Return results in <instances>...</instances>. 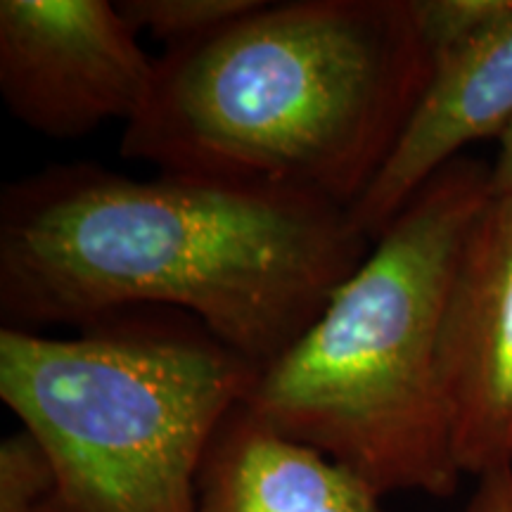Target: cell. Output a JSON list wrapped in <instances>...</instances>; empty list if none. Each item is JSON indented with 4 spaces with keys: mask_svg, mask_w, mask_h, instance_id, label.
<instances>
[{
    "mask_svg": "<svg viewBox=\"0 0 512 512\" xmlns=\"http://www.w3.org/2000/svg\"><path fill=\"white\" fill-rule=\"evenodd\" d=\"M370 247L349 209L299 190L53 164L0 192V318L41 332L176 311L261 370Z\"/></svg>",
    "mask_w": 512,
    "mask_h": 512,
    "instance_id": "1",
    "label": "cell"
},
{
    "mask_svg": "<svg viewBox=\"0 0 512 512\" xmlns=\"http://www.w3.org/2000/svg\"><path fill=\"white\" fill-rule=\"evenodd\" d=\"M432 72L411 0H261L159 57L119 155L351 209L392 155Z\"/></svg>",
    "mask_w": 512,
    "mask_h": 512,
    "instance_id": "2",
    "label": "cell"
},
{
    "mask_svg": "<svg viewBox=\"0 0 512 512\" xmlns=\"http://www.w3.org/2000/svg\"><path fill=\"white\" fill-rule=\"evenodd\" d=\"M489 197V164L463 155L444 166L242 403L382 496L456 494L441 335L460 249Z\"/></svg>",
    "mask_w": 512,
    "mask_h": 512,
    "instance_id": "3",
    "label": "cell"
},
{
    "mask_svg": "<svg viewBox=\"0 0 512 512\" xmlns=\"http://www.w3.org/2000/svg\"><path fill=\"white\" fill-rule=\"evenodd\" d=\"M256 373L176 311L117 313L69 337L0 330V399L55 465L38 512H197L207 448Z\"/></svg>",
    "mask_w": 512,
    "mask_h": 512,
    "instance_id": "4",
    "label": "cell"
},
{
    "mask_svg": "<svg viewBox=\"0 0 512 512\" xmlns=\"http://www.w3.org/2000/svg\"><path fill=\"white\" fill-rule=\"evenodd\" d=\"M157 60L110 0H3L0 95L48 138L131 124L155 86Z\"/></svg>",
    "mask_w": 512,
    "mask_h": 512,
    "instance_id": "5",
    "label": "cell"
},
{
    "mask_svg": "<svg viewBox=\"0 0 512 512\" xmlns=\"http://www.w3.org/2000/svg\"><path fill=\"white\" fill-rule=\"evenodd\" d=\"M441 373L460 472L512 467V192L489 197L460 249Z\"/></svg>",
    "mask_w": 512,
    "mask_h": 512,
    "instance_id": "6",
    "label": "cell"
},
{
    "mask_svg": "<svg viewBox=\"0 0 512 512\" xmlns=\"http://www.w3.org/2000/svg\"><path fill=\"white\" fill-rule=\"evenodd\" d=\"M512 126V15L489 34L434 62L425 93L392 155L349 209L370 242L392 226L418 192L467 145Z\"/></svg>",
    "mask_w": 512,
    "mask_h": 512,
    "instance_id": "7",
    "label": "cell"
},
{
    "mask_svg": "<svg viewBox=\"0 0 512 512\" xmlns=\"http://www.w3.org/2000/svg\"><path fill=\"white\" fill-rule=\"evenodd\" d=\"M354 470L275 432L245 403L216 430L197 479V512H384Z\"/></svg>",
    "mask_w": 512,
    "mask_h": 512,
    "instance_id": "8",
    "label": "cell"
},
{
    "mask_svg": "<svg viewBox=\"0 0 512 512\" xmlns=\"http://www.w3.org/2000/svg\"><path fill=\"white\" fill-rule=\"evenodd\" d=\"M261 0H124L121 15L138 34H150L166 50L188 46L252 12Z\"/></svg>",
    "mask_w": 512,
    "mask_h": 512,
    "instance_id": "9",
    "label": "cell"
},
{
    "mask_svg": "<svg viewBox=\"0 0 512 512\" xmlns=\"http://www.w3.org/2000/svg\"><path fill=\"white\" fill-rule=\"evenodd\" d=\"M413 22L432 60L456 53L512 15V0H411Z\"/></svg>",
    "mask_w": 512,
    "mask_h": 512,
    "instance_id": "10",
    "label": "cell"
},
{
    "mask_svg": "<svg viewBox=\"0 0 512 512\" xmlns=\"http://www.w3.org/2000/svg\"><path fill=\"white\" fill-rule=\"evenodd\" d=\"M57 484L48 448L29 430L0 444V512H38Z\"/></svg>",
    "mask_w": 512,
    "mask_h": 512,
    "instance_id": "11",
    "label": "cell"
},
{
    "mask_svg": "<svg viewBox=\"0 0 512 512\" xmlns=\"http://www.w3.org/2000/svg\"><path fill=\"white\" fill-rule=\"evenodd\" d=\"M465 512H512V467L479 477Z\"/></svg>",
    "mask_w": 512,
    "mask_h": 512,
    "instance_id": "12",
    "label": "cell"
},
{
    "mask_svg": "<svg viewBox=\"0 0 512 512\" xmlns=\"http://www.w3.org/2000/svg\"><path fill=\"white\" fill-rule=\"evenodd\" d=\"M512 192V126L498 140L496 162L491 164V195Z\"/></svg>",
    "mask_w": 512,
    "mask_h": 512,
    "instance_id": "13",
    "label": "cell"
}]
</instances>
